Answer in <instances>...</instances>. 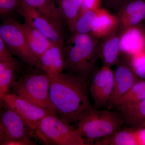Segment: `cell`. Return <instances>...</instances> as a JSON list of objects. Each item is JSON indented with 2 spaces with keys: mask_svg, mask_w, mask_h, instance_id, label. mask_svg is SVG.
Wrapping results in <instances>:
<instances>
[{
  "mask_svg": "<svg viewBox=\"0 0 145 145\" xmlns=\"http://www.w3.org/2000/svg\"><path fill=\"white\" fill-rule=\"evenodd\" d=\"M50 78V97L57 116L68 124L77 123L93 108L89 98L88 86L67 72Z\"/></svg>",
  "mask_w": 145,
  "mask_h": 145,
  "instance_id": "cell-1",
  "label": "cell"
},
{
  "mask_svg": "<svg viewBox=\"0 0 145 145\" xmlns=\"http://www.w3.org/2000/svg\"><path fill=\"white\" fill-rule=\"evenodd\" d=\"M100 39L93 34H75L71 37L69 45L64 51V70L90 85L93 76L99 69Z\"/></svg>",
  "mask_w": 145,
  "mask_h": 145,
  "instance_id": "cell-2",
  "label": "cell"
},
{
  "mask_svg": "<svg viewBox=\"0 0 145 145\" xmlns=\"http://www.w3.org/2000/svg\"><path fill=\"white\" fill-rule=\"evenodd\" d=\"M77 123L81 135L92 145L95 140L111 136L124 124L119 112L94 108Z\"/></svg>",
  "mask_w": 145,
  "mask_h": 145,
  "instance_id": "cell-3",
  "label": "cell"
},
{
  "mask_svg": "<svg viewBox=\"0 0 145 145\" xmlns=\"http://www.w3.org/2000/svg\"><path fill=\"white\" fill-rule=\"evenodd\" d=\"M41 142L47 145H92L75 129L50 114L42 120L35 131Z\"/></svg>",
  "mask_w": 145,
  "mask_h": 145,
  "instance_id": "cell-4",
  "label": "cell"
},
{
  "mask_svg": "<svg viewBox=\"0 0 145 145\" xmlns=\"http://www.w3.org/2000/svg\"><path fill=\"white\" fill-rule=\"evenodd\" d=\"M50 77L44 72L27 75L14 82L11 87L21 98L57 114L50 97Z\"/></svg>",
  "mask_w": 145,
  "mask_h": 145,
  "instance_id": "cell-5",
  "label": "cell"
},
{
  "mask_svg": "<svg viewBox=\"0 0 145 145\" xmlns=\"http://www.w3.org/2000/svg\"><path fill=\"white\" fill-rule=\"evenodd\" d=\"M0 36L11 53L24 63L37 66L38 60L29 48L20 24L8 20L0 24Z\"/></svg>",
  "mask_w": 145,
  "mask_h": 145,
  "instance_id": "cell-6",
  "label": "cell"
},
{
  "mask_svg": "<svg viewBox=\"0 0 145 145\" xmlns=\"http://www.w3.org/2000/svg\"><path fill=\"white\" fill-rule=\"evenodd\" d=\"M3 105L17 112L33 131H35L46 116L50 114H55L48 110L21 98L14 93L6 94L4 99Z\"/></svg>",
  "mask_w": 145,
  "mask_h": 145,
  "instance_id": "cell-7",
  "label": "cell"
},
{
  "mask_svg": "<svg viewBox=\"0 0 145 145\" xmlns=\"http://www.w3.org/2000/svg\"><path fill=\"white\" fill-rule=\"evenodd\" d=\"M17 10L24 18L25 22L44 34L52 43L59 46L64 50L65 46L63 34L57 30L44 16L21 0H19Z\"/></svg>",
  "mask_w": 145,
  "mask_h": 145,
  "instance_id": "cell-8",
  "label": "cell"
},
{
  "mask_svg": "<svg viewBox=\"0 0 145 145\" xmlns=\"http://www.w3.org/2000/svg\"><path fill=\"white\" fill-rule=\"evenodd\" d=\"M116 65L113 91L106 106L110 110L117 106L120 99L138 80L126 57L119 58Z\"/></svg>",
  "mask_w": 145,
  "mask_h": 145,
  "instance_id": "cell-9",
  "label": "cell"
},
{
  "mask_svg": "<svg viewBox=\"0 0 145 145\" xmlns=\"http://www.w3.org/2000/svg\"><path fill=\"white\" fill-rule=\"evenodd\" d=\"M114 84V71L103 65L93 76L90 84V92L94 101L93 108L106 107L111 96Z\"/></svg>",
  "mask_w": 145,
  "mask_h": 145,
  "instance_id": "cell-10",
  "label": "cell"
},
{
  "mask_svg": "<svg viewBox=\"0 0 145 145\" xmlns=\"http://www.w3.org/2000/svg\"><path fill=\"white\" fill-rule=\"evenodd\" d=\"M0 114V129L6 140H17L29 137L30 129L15 111L5 106Z\"/></svg>",
  "mask_w": 145,
  "mask_h": 145,
  "instance_id": "cell-11",
  "label": "cell"
},
{
  "mask_svg": "<svg viewBox=\"0 0 145 145\" xmlns=\"http://www.w3.org/2000/svg\"><path fill=\"white\" fill-rule=\"evenodd\" d=\"M117 16L120 31L136 26L145 18V1L130 0L120 7Z\"/></svg>",
  "mask_w": 145,
  "mask_h": 145,
  "instance_id": "cell-12",
  "label": "cell"
},
{
  "mask_svg": "<svg viewBox=\"0 0 145 145\" xmlns=\"http://www.w3.org/2000/svg\"><path fill=\"white\" fill-rule=\"evenodd\" d=\"M120 56L128 58L145 52V36L136 26L120 31Z\"/></svg>",
  "mask_w": 145,
  "mask_h": 145,
  "instance_id": "cell-13",
  "label": "cell"
},
{
  "mask_svg": "<svg viewBox=\"0 0 145 145\" xmlns=\"http://www.w3.org/2000/svg\"><path fill=\"white\" fill-rule=\"evenodd\" d=\"M64 50L52 44L39 59L37 66L51 77L62 72L64 66Z\"/></svg>",
  "mask_w": 145,
  "mask_h": 145,
  "instance_id": "cell-14",
  "label": "cell"
},
{
  "mask_svg": "<svg viewBox=\"0 0 145 145\" xmlns=\"http://www.w3.org/2000/svg\"><path fill=\"white\" fill-rule=\"evenodd\" d=\"M120 30L119 27L108 35L100 39L99 52V58L103 65L111 67L116 65L120 56Z\"/></svg>",
  "mask_w": 145,
  "mask_h": 145,
  "instance_id": "cell-15",
  "label": "cell"
},
{
  "mask_svg": "<svg viewBox=\"0 0 145 145\" xmlns=\"http://www.w3.org/2000/svg\"><path fill=\"white\" fill-rule=\"evenodd\" d=\"M46 18L57 30L63 34V22L54 0H21Z\"/></svg>",
  "mask_w": 145,
  "mask_h": 145,
  "instance_id": "cell-16",
  "label": "cell"
},
{
  "mask_svg": "<svg viewBox=\"0 0 145 145\" xmlns=\"http://www.w3.org/2000/svg\"><path fill=\"white\" fill-rule=\"evenodd\" d=\"M94 145H143L141 128H125L117 131L110 137L95 140Z\"/></svg>",
  "mask_w": 145,
  "mask_h": 145,
  "instance_id": "cell-17",
  "label": "cell"
},
{
  "mask_svg": "<svg viewBox=\"0 0 145 145\" xmlns=\"http://www.w3.org/2000/svg\"><path fill=\"white\" fill-rule=\"evenodd\" d=\"M119 27V21L117 16L106 8L100 7L97 10L91 33L98 39H101Z\"/></svg>",
  "mask_w": 145,
  "mask_h": 145,
  "instance_id": "cell-18",
  "label": "cell"
},
{
  "mask_svg": "<svg viewBox=\"0 0 145 145\" xmlns=\"http://www.w3.org/2000/svg\"><path fill=\"white\" fill-rule=\"evenodd\" d=\"M124 124L139 128L145 121V99L136 103L121 105L116 107Z\"/></svg>",
  "mask_w": 145,
  "mask_h": 145,
  "instance_id": "cell-19",
  "label": "cell"
},
{
  "mask_svg": "<svg viewBox=\"0 0 145 145\" xmlns=\"http://www.w3.org/2000/svg\"><path fill=\"white\" fill-rule=\"evenodd\" d=\"M20 25L29 48L39 61V57L53 43L44 34L27 23L20 24Z\"/></svg>",
  "mask_w": 145,
  "mask_h": 145,
  "instance_id": "cell-20",
  "label": "cell"
},
{
  "mask_svg": "<svg viewBox=\"0 0 145 145\" xmlns=\"http://www.w3.org/2000/svg\"><path fill=\"white\" fill-rule=\"evenodd\" d=\"M60 16L68 28L73 33L82 9V0H57Z\"/></svg>",
  "mask_w": 145,
  "mask_h": 145,
  "instance_id": "cell-21",
  "label": "cell"
},
{
  "mask_svg": "<svg viewBox=\"0 0 145 145\" xmlns=\"http://www.w3.org/2000/svg\"><path fill=\"white\" fill-rule=\"evenodd\" d=\"M17 64L16 60L0 61V108L3 106L5 97L15 82Z\"/></svg>",
  "mask_w": 145,
  "mask_h": 145,
  "instance_id": "cell-22",
  "label": "cell"
},
{
  "mask_svg": "<svg viewBox=\"0 0 145 145\" xmlns=\"http://www.w3.org/2000/svg\"><path fill=\"white\" fill-rule=\"evenodd\" d=\"M98 10H81L72 35L88 34L91 33L92 25Z\"/></svg>",
  "mask_w": 145,
  "mask_h": 145,
  "instance_id": "cell-23",
  "label": "cell"
},
{
  "mask_svg": "<svg viewBox=\"0 0 145 145\" xmlns=\"http://www.w3.org/2000/svg\"><path fill=\"white\" fill-rule=\"evenodd\" d=\"M145 99V80H138L120 99L117 106L121 105L136 103Z\"/></svg>",
  "mask_w": 145,
  "mask_h": 145,
  "instance_id": "cell-24",
  "label": "cell"
},
{
  "mask_svg": "<svg viewBox=\"0 0 145 145\" xmlns=\"http://www.w3.org/2000/svg\"><path fill=\"white\" fill-rule=\"evenodd\" d=\"M130 57L129 63L137 77L145 79V52Z\"/></svg>",
  "mask_w": 145,
  "mask_h": 145,
  "instance_id": "cell-25",
  "label": "cell"
},
{
  "mask_svg": "<svg viewBox=\"0 0 145 145\" xmlns=\"http://www.w3.org/2000/svg\"><path fill=\"white\" fill-rule=\"evenodd\" d=\"M19 0H0V16L12 13L17 10Z\"/></svg>",
  "mask_w": 145,
  "mask_h": 145,
  "instance_id": "cell-26",
  "label": "cell"
},
{
  "mask_svg": "<svg viewBox=\"0 0 145 145\" xmlns=\"http://www.w3.org/2000/svg\"><path fill=\"white\" fill-rule=\"evenodd\" d=\"M15 60L8 47L0 36V61H8Z\"/></svg>",
  "mask_w": 145,
  "mask_h": 145,
  "instance_id": "cell-27",
  "label": "cell"
},
{
  "mask_svg": "<svg viewBox=\"0 0 145 145\" xmlns=\"http://www.w3.org/2000/svg\"><path fill=\"white\" fill-rule=\"evenodd\" d=\"M101 0H82L81 10H97L100 8Z\"/></svg>",
  "mask_w": 145,
  "mask_h": 145,
  "instance_id": "cell-28",
  "label": "cell"
},
{
  "mask_svg": "<svg viewBox=\"0 0 145 145\" xmlns=\"http://www.w3.org/2000/svg\"><path fill=\"white\" fill-rule=\"evenodd\" d=\"M3 145H35V143L30 140L29 137L17 140H5Z\"/></svg>",
  "mask_w": 145,
  "mask_h": 145,
  "instance_id": "cell-29",
  "label": "cell"
},
{
  "mask_svg": "<svg viewBox=\"0 0 145 145\" xmlns=\"http://www.w3.org/2000/svg\"><path fill=\"white\" fill-rule=\"evenodd\" d=\"M108 2L112 4H119V0H106Z\"/></svg>",
  "mask_w": 145,
  "mask_h": 145,
  "instance_id": "cell-30",
  "label": "cell"
},
{
  "mask_svg": "<svg viewBox=\"0 0 145 145\" xmlns=\"http://www.w3.org/2000/svg\"><path fill=\"white\" fill-rule=\"evenodd\" d=\"M129 1H130V0H119V4H121V6L123 3Z\"/></svg>",
  "mask_w": 145,
  "mask_h": 145,
  "instance_id": "cell-31",
  "label": "cell"
},
{
  "mask_svg": "<svg viewBox=\"0 0 145 145\" xmlns=\"http://www.w3.org/2000/svg\"><path fill=\"white\" fill-rule=\"evenodd\" d=\"M140 128H145V121L142 124V125H141Z\"/></svg>",
  "mask_w": 145,
  "mask_h": 145,
  "instance_id": "cell-32",
  "label": "cell"
},
{
  "mask_svg": "<svg viewBox=\"0 0 145 145\" xmlns=\"http://www.w3.org/2000/svg\"><path fill=\"white\" fill-rule=\"evenodd\" d=\"M0 131H1V129H0Z\"/></svg>",
  "mask_w": 145,
  "mask_h": 145,
  "instance_id": "cell-33",
  "label": "cell"
}]
</instances>
